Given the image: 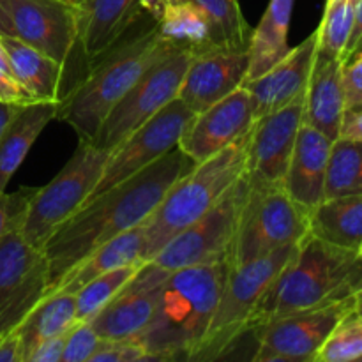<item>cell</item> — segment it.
Here are the masks:
<instances>
[{
    "mask_svg": "<svg viewBox=\"0 0 362 362\" xmlns=\"http://www.w3.org/2000/svg\"><path fill=\"white\" fill-rule=\"evenodd\" d=\"M194 166L197 163L175 147L141 172L85 202L42 247L48 262V293L66 272L95 247L127 230L145 225L166 191Z\"/></svg>",
    "mask_w": 362,
    "mask_h": 362,
    "instance_id": "6da1fadb",
    "label": "cell"
},
{
    "mask_svg": "<svg viewBox=\"0 0 362 362\" xmlns=\"http://www.w3.org/2000/svg\"><path fill=\"white\" fill-rule=\"evenodd\" d=\"M230 272L228 262L172 271L138 343L148 361H191L207 332Z\"/></svg>",
    "mask_w": 362,
    "mask_h": 362,
    "instance_id": "7a4b0ae2",
    "label": "cell"
},
{
    "mask_svg": "<svg viewBox=\"0 0 362 362\" xmlns=\"http://www.w3.org/2000/svg\"><path fill=\"white\" fill-rule=\"evenodd\" d=\"M177 49L159 37L156 25L140 32L99 57L90 73L64 95L57 119L69 124L80 140L92 141L99 126L115 103L136 83L138 78ZM98 59V60H99Z\"/></svg>",
    "mask_w": 362,
    "mask_h": 362,
    "instance_id": "3957f363",
    "label": "cell"
},
{
    "mask_svg": "<svg viewBox=\"0 0 362 362\" xmlns=\"http://www.w3.org/2000/svg\"><path fill=\"white\" fill-rule=\"evenodd\" d=\"M359 264V253L336 247L308 233L292 260L262 296L251 331H257L271 318L350 297L349 281Z\"/></svg>",
    "mask_w": 362,
    "mask_h": 362,
    "instance_id": "277c9868",
    "label": "cell"
},
{
    "mask_svg": "<svg viewBox=\"0 0 362 362\" xmlns=\"http://www.w3.org/2000/svg\"><path fill=\"white\" fill-rule=\"evenodd\" d=\"M247 136L250 133L212 158L198 163L166 191L145 223L141 260L151 262L177 233L211 211L246 173Z\"/></svg>",
    "mask_w": 362,
    "mask_h": 362,
    "instance_id": "5b68a950",
    "label": "cell"
},
{
    "mask_svg": "<svg viewBox=\"0 0 362 362\" xmlns=\"http://www.w3.org/2000/svg\"><path fill=\"white\" fill-rule=\"evenodd\" d=\"M297 247L299 244H290L257 260L230 267L211 324L191 361L209 362L228 356L232 346L251 331L262 296L292 260Z\"/></svg>",
    "mask_w": 362,
    "mask_h": 362,
    "instance_id": "8992f818",
    "label": "cell"
},
{
    "mask_svg": "<svg viewBox=\"0 0 362 362\" xmlns=\"http://www.w3.org/2000/svg\"><path fill=\"white\" fill-rule=\"evenodd\" d=\"M108 151L80 140L64 168L46 186L34 191L25 212L20 233L28 244L42 250L53 233L73 218L90 198L103 175Z\"/></svg>",
    "mask_w": 362,
    "mask_h": 362,
    "instance_id": "52a82bcc",
    "label": "cell"
},
{
    "mask_svg": "<svg viewBox=\"0 0 362 362\" xmlns=\"http://www.w3.org/2000/svg\"><path fill=\"white\" fill-rule=\"evenodd\" d=\"M310 233V211L293 202L283 184L250 180L230 251V267L257 260L290 244H299Z\"/></svg>",
    "mask_w": 362,
    "mask_h": 362,
    "instance_id": "ba28073f",
    "label": "cell"
},
{
    "mask_svg": "<svg viewBox=\"0 0 362 362\" xmlns=\"http://www.w3.org/2000/svg\"><path fill=\"white\" fill-rule=\"evenodd\" d=\"M247 189L250 179L244 173L211 211L177 233L151 262L168 272L228 262Z\"/></svg>",
    "mask_w": 362,
    "mask_h": 362,
    "instance_id": "9c48e42d",
    "label": "cell"
},
{
    "mask_svg": "<svg viewBox=\"0 0 362 362\" xmlns=\"http://www.w3.org/2000/svg\"><path fill=\"white\" fill-rule=\"evenodd\" d=\"M191 57L193 55L187 52H172L148 67L110 110L95 136L92 138V144L98 148L112 152L141 124L179 98L180 85Z\"/></svg>",
    "mask_w": 362,
    "mask_h": 362,
    "instance_id": "30bf717a",
    "label": "cell"
},
{
    "mask_svg": "<svg viewBox=\"0 0 362 362\" xmlns=\"http://www.w3.org/2000/svg\"><path fill=\"white\" fill-rule=\"evenodd\" d=\"M357 310L356 296L271 318L257 329L255 362H315L336 325Z\"/></svg>",
    "mask_w": 362,
    "mask_h": 362,
    "instance_id": "8fae6325",
    "label": "cell"
},
{
    "mask_svg": "<svg viewBox=\"0 0 362 362\" xmlns=\"http://www.w3.org/2000/svg\"><path fill=\"white\" fill-rule=\"evenodd\" d=\"M193 117L194 112H191L179 98H175L161 112L141 124L119 147L110 152L101 179L90 198L105 193L112 186L141 172L163 156L172 152L179 145L180 136Z\"/></svg>",
    "mask_w": 362,
    "mask_h": 362,
    "instance_id": "7c38bea8",
    "label": "cell"
},
{
    "mask_svg": "<svg viewBox=\"0 0 362 362\" xmlns=\"http://www.w3.org/2000/svg\"><path fill=\"white\" fill-rule=\"evenodd\" d=\"M48 262L21 237L20 230L0 239V334L13 331L48 293Z\"/></svg>",
    "mask_w": 362,
    "mask_h": 362,
    "instance_id": "4fadbf2b",
    "label": "cell"
},
{
    "mask_svg": "<svg viewBox=\"0 0 362 362\" xmlns=\"http://www.w3.org/2000/svg\"><path fill=\"white\" fill-rule=\"evenodd\" d=\"M14 37L67 67L80 46L78 7L64 0H6Z\"/></svg>",
    "mask_w": 362,
    "mask_h": 362,
    "instance_id": "5bb4252c",
    "label": "cell"
},
{
    "mask_svg": "<svg viewBox=\"0 0 362 362\" xmlns=\"http://www.w3.org/2000/svg\"><path fill=\"white\" fill-rule=\"evenodd\" d=\"M255 120L253 98L246 87H239L204 112L194 113L177 147L198 165L246 136Z\"/></svg>",
    "mask_w": 362,
    "mask_h": 362,
    "instance_id": "9a60e30c",
    "label": "cell"
},
{
    "mask_svg": "<svg viewBox=\"0 0 362 362\" xmlns=\"http://www.w3.org/2000/svg\"><path fill=\"white\" fill-rule=\"evenodd\" d=\"M303 108L304 95L255 120L246 154V175L251 182L283 184L303 124Z\"/></svg>",
    "mask_w": 362,
    "mask_h": 362,
    "instance_id": "2e32d148",
    "label": "cell"
},
{
    "mask_svg": "<svg viewBox=\"0 0 362 362\" xmlns=\"http://www.w3.org/2000/svg\"><path fill=\"white\" fill-rule=\"evenodd\" d=\"M170 272L144 262L131 281L88 324L101 339H136L147 327Z\"/></svg>",
    "mask_w": 362,
    "mask_h": 362,
    "instance_id": "e0dca14e",
    "label": "cell"
},
{
    "mask_svg": "<svg viewBox=\"0 0 362 362\" xmlns=\"http://www.w3.org/2000/svg\"><path fill=\"white\" fill-rule=\"evenodd\" d=\"M250 69V53L232 49H209L191 57L184 73L179 99L200 113L243 87Z\"/></svg>",
    "mask_w": 362,
    "mask_h": 362,
    "instance_id": "ac0fdd59",
    "label": "cell"
},
{
    "mask_svg": "<svg viewBox=\"0 0 362 362\" xmlns=\"http://www.w3.org/2000/svg\"><path fill=\"white\" fill-rule=\"evenodd\" d=\"M315 59H317V32L290 49L288 55L279 60L274 67L243 85L253 98L257 119L303 98Z\"/></svg>",
    "mask_w": 362,
    "mask_h": 362,
    "instance_id": "d6986e66",
    "label": "cell"
},
{
    "mask_svg": "<svg viewBox=\"0 0 362 362\" xmlns=\"http://www.w3.org/2000/svg\"><path fill=\"white\" fill-rule=\"evenodd\" d=\"M158 7L159 0H83L78 6V41L83 55L98 60L144 11L154 16Z\"/></svg>",
    "mask_w": 362,
    "mask_h": 362,
    "instance_id": "ffe728a7",
    "label": "cell"
},
{
    "mask_svg": "<svg viewBox=\"0 0 362 362\" xmlns=\"http://www.w3.org/2000/svg\"><path fill=\"white\" fill-rule=\"evenodd\" d=\"M331 147V138L308 124H300L283 187L293 202L310 212L324 200Z\"/></svg>",
    "mask_w": 362,
    "mask_h": 362,
    "instance_id": "44dd1931",
    "label": "cell"
},
{
    "mask_svg": "<svg viewBox=\"0 0 362 362\" xmlns=\"http://www.w3.org/2000/svg\"><path fill=\"white\" fill-rule=\"evenodd\" d=\"M341 59L317 52L310 81L304 92L303 124L315 127L332 141L339 138L346 112Z\"/></svg>",
    "mask_w": 362,
    "mask_h": 362,
    "instance_id": "7402d4cb",
    "label": "cell"
},
{
    "mask_svg": "<svg viewBox=\"0 0 362 362\" xmlns=\"http://www.w3.org/2000/svg\"><path fill=\"white\" fill-rule=\"evenodd\" d=\"M159 37L177 52L189 55L223 49L207 14L191 0H159L154 14Z\"/></svg>",
    "mask_w": 362,
    "mask_h": 362,
    "instance_id": "603a6c76",
    "label": "cell"
},
{
    "mask_svg": "<svg viewBox=\"0 0 362 362\" xmlns=\"http://www.w3.org/2000/svg\"><path fill=\"white\" fill-rule=\"evenodd\" d=\"M9 71L32 101H62L66 66L11 35H0Z\"/></svg>",
    "mask_w": 362,
    "mask_h": 362,
    "instance_id": "cb8c5ba5",
    "label": "cell"
},
{
    "mask_svg": "<svg viewBox=\"0 0 362 362\" xmlns=\"http://www.w3.org/2000/svg\"><path fill=\"white\" fill-rule=\"evenodd\" d=\"M60 101H32L21 105L0 134V193L7 189L16 170L45 127L59 115Z\"/></svg>",
    "mask_w": 362,
    "mask_h": 362,
    "instance_id": "d4e9b609",
    "label": "cell"
},
{
    "mask_svg": "<svg viewBox=\"0 0 362 362\" xmlns=\"http://www.w3.org/2000/svg\"><path fill=\"white\" fill-rule=\"evenodd\" d=\"M144 244H145V225L131 228L127 232L120 233V235L113 237L108 243L101 244L95 247L94 251L81 258L69 272L62 276L59 283H57L55 290H66V292H78L85 283L90 279L98 278V276L105 274V272L113 271L122 265L136 264L141 260L144 255Z\"/></svg>",
    "mask_w": 362,
    "mask_h": 362,
    "instance_id": "484cf974",
    "label": "cell"
},
{
    "mask_svg": "<svg viewBox=\"0 0 362 362\" xmlns=\"http://www.w3.org/2000/svg\"><path fill=\"white\" fill-rule=\"evenodd\" d=\"M310 233L332 246L359 253L362 246V193L322 200L310 212Z\"/></svg>",
    "mask_w": 362,
    "mask_h": 362,
    "instance_id": "4316f807",
    "label": "cell"
},
{
    "mask_svg": "<svg viewBox=\"0 0 362 362\" xmlns=\"http://www.w3.org/2000/svg\"><path fill=\"white\" fill-rule=\"evenodd\" d=\"M296 0H271L260 23L251 32L250 69L246 81L255 80L285 59L288 46V28ZM244 81V83H246Z\"/></svg>",
    "mask_w": 362,
    "mask_h": 362,
    "instance_id": "83f0119b",
    "label": "cell"
},
{
    "mask_svg": "<svg viewBox=\"0 0 362 362\" xmlns=\"http://www.w3.org/2000/svg\"><path fill=\"white\" fill-rule=\"evenodd\" d=\"M76 324V300L73 292L55 290L42 297L14 331L20 338L21 362L45 339L66 334Z\"/></svg>",
    "mask_w": 362,
    "mask_h": 362,
    "instance_id": "f1b7e54d",
    "label": "cell"
},
{
    "mask_svg": "<svg viewBox=\"0 0 362 362\" xmlns=\"http://www.w3.org/2000/svg\"><path fill=\"white\" fill-rule=\"evenodd\" d=\"M362 193V144L350 138H336L325 175V198Z\"/></svg>",
    "mask_w": 362,
    "mask_h": 362,
    "instance_id": "f546056e",
    "label": "cell"
},
{
    "mask_svg": "<svg viewBox=\"0 0 362 362\" xmlns=\"http://www.w3.org/2000/svg\"><path fill=\"white\" fill-rule=\"evenodd\" d=\"M212 21L219 46L232 52H247L253 28L247 25L239 0H191Z\"/></svg>",
    "mask_w": 362,
    "mask_h": 362,
    "instance_id": "4dcf8cb0",
    "label": "cell"
},
{
    "mask_svg": "<svg viewBox=\"0 0 362 362\" xmlns=\"http://www.w3.org/2000/svg\"><path fill=\"white\" fill-rule=\"evenodd\" d=\"M141 264L144 262H136V264L122 265V267L105 272V274L85 283L78 292H74L76 322H90L131 281Z\"/></svg>",
    "mask_w": 362,
    "mask_h": 362,
    "instance_id": "1f68e13d",
    "label": "cell"
},
{
    "mask_svg": "<svg viewBox=\"0 0 362 362\" xmlns=\"http://www.w3.org/2000/svg\"><path fill=\"white\" fill-rule=\"evenodd\" d=\"M356 4L357 0H341L332 6H325L320 25L315 30L318 53L345 62V53L354 28Z\"/></svg>",
    "mask_w": 362,
    "mask_h": 362,
    "instance_id": "d6a6232c",
    "label": "cell"
},
{
    "mask_svg": "<svg viewBox=\"0 0 362 362\" xmlns=\"http://www.w3.org/2000/svg\"><path fill=\"white\" fill-rule=\"evenodd\" d=\"M356 361H362V313L357 310L336 325L315 357V362Z\"/></svg>",
    "mask_w": 362,
    "mask_h": 362,
    "instance_id": "836d02e7",
    "label": "cell"
},
{
    "mask_svg": "<svg viewBox=\"0 0 362 362\" xmlns=\"http://www.w3.org/2000/svg\"><path fill=\"white\" fill-rule=\"evenodd\" d=\"M101 343L103 339L88 322H76L67 331L62 362H88Z\"/></svg>",
    "mask_w": 362,
    "mask_h": 362,
    "instance_id": "e575fe53",
    "label": "cell"
},
{
    "mask_svg": "<svg viewBox=\"0 0 362 362\" xmlns=\"http://www.w3.org/2000/svg\"><path fill=\"white\" fill-rule=\"evenodd\" d=\"M34 191L30 187H21L14 193H0V239L20 230Z\"/></svg>",
    "mask_w": 362,
    "mask_h": 362,
    "instance_id": "d590c367",
    "label": "cell"
},
{
    "mask_svg": "<svg viewBox=\"0 0 362 362\" xmlns=\"http://www.w3.org/2000/svg\"><path fill=\"white\" fill-rule=\"evenodd\" d=\"M148 361L138 339H103L88 362H141Z\"/></svg>",
    "mask_w": 362,
    "mask_h": 362,
    "instance_id": "8d00e7d4",
    "label": "cell"
},
{
    "mask_svg": "<svg viewBox=\"0 0 362 362\" xmlns=\"http://www.w3.org/2000/svg\"><path fill=\"white\" fill-rule=\"evenodd\" d=\"M343 88L346 110H362V52L350 57L343 66Z\"/></svg>",
    "mask_w": 362,
    "mask_h": 362,
    "instance_id": "74e56055",
    "label": "cell"
},
{
    "mask_svg": "<svg viewBox=\"0 0 362 362\" xmlns=\"http://www.w3.org/2000/svg\"><path fill=\"white\" fill-rule=\"evenodd\" d=\"M66 334L53 336V338L45 339L39 343L30 354H28L25 362H62L64 345H66Z\"/></svg>",
    "mask_w": 362,
    "mask_h": 362,
    "instance_id": "f35d334b",
    "label": "cell"
},
{
    "mask_svg": "<svg viewBox=\"0 0 362 362\" xmlns=\"http://www.w3.org/2000/svg\"><path fill=\"white\" fill-rule=\"evenodd\" d=\"M0 101L11 103V105H27L32 103L27 92L20 87L9 71L0 67Z\"/></svg>",
    "mask_w": 362,
    "mask_h": 362,
    "instance_id": "ab89813d",
    "label": "cell"
},
{
    "mask_svg": "<svg viewBox=\"0 0 362 362\" xmlns=\"http://www.w3.org/2000/svg\"><path fill=\"white\" fill-rule=\"evenodd\" d=\"M339 136L357 140L362 144V110H346Z\"/></svg>",
    "mask_w": 362,
    "mask_h": 362,
    "instance_id": "60d3db41",
    "label": "cell"
},
{
    "mask_svg": "<svg viewBox=\"0 0 362 362\" xmlns=\"http://www.w3.org/2000/svg\"><path fill=\"white\" fill-rule=\"evenodd\" d=\"M0 362H21L20 338L14 329L0 334Z\"/></svg>",
    "mask_w": 362,
    "mask_h": 362,
    "instance_id": "b9f144b4",
    "label": "cell"
},
{
    "mask_svg": "<svg viewBox=\"0 0 362 362\" xmlns=\"http://www.w3.org/2000/svg\"><path fill=\"white\" fill-rule=\"evenodd\" d=\"M361 39H362V0H357L356 16H354V28H352V35H350L349 48H346V53H345V62L354 55L356 48L359 46Z\"/></svg>",
    "mask_w": 362,
    "mask_h": 362,
    "instance_id": "7bdbcfd3",
    "label": "cell"
},
{
    "mask_svg": "<svg viewBox=\"0 0 362 362\" xmlns=\"http://www.w3.org/2000/svg\"><path fill=\"white\" fill-rule=\"evenodd\" d=\"M349 296H356L357 304L362 303V260L349 281Z\"/></svg>",
    "mask_w": 362,
    "mask_h": 362,
    "instance_id": "ee69618b",
    "label": "cell"
},
{
    "mask_svg": "<svg viewBox=\"0 0 362 362\" xmlns=\"http://www.w3.org/2000/svg\"><path fill=\"white\" fill-rule=\"evenodd\" d=\"M0 35H11V37H14L13 21H11L9 13H7L6 0H0Z\"/></svg>",
    "mask_w": 362,
    "mask_h": 362,
    "instance_id": "f6af8a7d",
    "label": "cell"
},
{
    "mask_svg": "<svg viewBox=\"0 0 362 362\" xmlns=\"http://www.w3.org/2000/svg\"><path fill=\"white\" fill-rule=\"evenodd\" d=\"M21 105H11V103H2L0 101V134H2L4 127L7 126L13 115L16 113V110L20 108Z\"/></svg>",
    "mask_w": 362,
    "mask_h": 362,
    "instance_id": "bcb514c9",
    "label": "cell"
},
{
    "mask_svg": "<svg viewBox=\"0 0 362 362\" xmlns=\"http://www.w3.org/2000/svg\"><path fill=\"white\" fill-rule=\"evenodd\" d=\"M0 67L6 71H9V64H7V59H6V52H4V46H2V41H0ZM11 73V71H9Z\"/></svg>",
    "mask_w": 362,
    "mask_h": 362,
    "instance_id": "7dc6e473",
    "label": "cell"
},
{
    "mask_svg": "<svg viewBox=\"0 0 362 362\" xmlns=\"http://www.w3.org/2000/svg\"><path fill=\"white\" fill-rule=\"evenodd\" d=\"M64 2H69V4H73V6H80L81 2H83V0H64Z\"/></svg>",
    "mask_w": 362,
    "mask_h": 362,
    "instance_id": "c3c4849f",
    "label": "cell"
},
{
    "mask_svg": "<svg viewBox=\"0 0 362 362\" xmlns=\"http://www.w3.org/2000/svg\"><path fill=\"white\" fill-rule=\"evenodd\" d=\"M338 2H341V0H327V2H325V6H332V4H338Z\"/></svg>",
    "mask_w": 362,
    "mask_h": 362,
    "instance_id": "681fc988",
    "label": "cell"
},
{
    "mask_svg": "<svg viewBox=\"0 0 362 362\" xmlns=\"http://www.w3.org/2000/svg\"><path fill=\"white\" fill-rule=\"evenodd\" d=\"M359 52H362V39H361L359 46H357V48H356V52H354V55H356V53H359ZM354 55H352V57H354Z\"/></svg>",
    "mask_w": 362,
    "mask_h": 362,
    "instance_id": "f907efd6",
    "label": "cell"
},
{
    "mask_svg": "<svg viewBox=\"0 0 362 362\" xmlns=\"http://www.w3.org/2000/svg\"><path fill=\"white\" fill-rule=\"evenodd\" d=\"M357 311H359V313H362V303L357 304Z\"/></svg>",
    "mask_w": 362,
    "mask_h": 362,
    "instance_id": "816d5d0a",
    "label": "cell"
},
{
    "mask_svg": "<svg viewBox=\"0 0 362 362\" xmlns=\"http://www.w3.org/2000/svg\"><path fill=\"white\" fill-rule=\"evenodd\" d=\"M359 258L362 260V246H361V250H359Z\"/></svg>",
    "mask_w": 362,
    "mask_h": 362,
    "instance_id": "f5cc1de1",
    "label": "cell"
}]
</instances>
